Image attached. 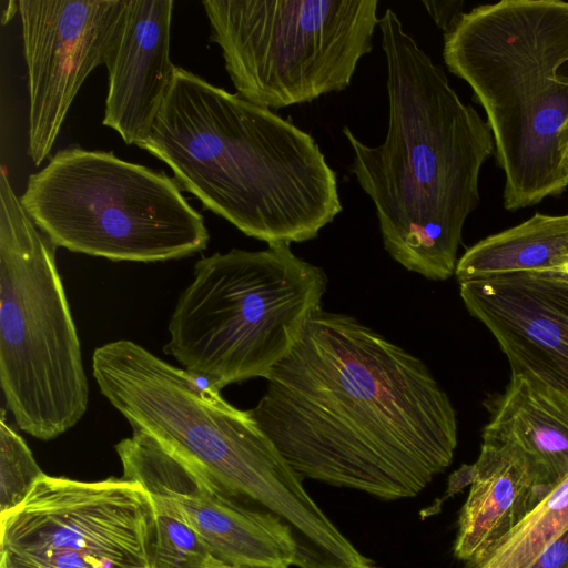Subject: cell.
I'll use <instances>...</instances> for the list:
<instances>
[{"instance_id": "1", "label": "cell", "mask_w": 568, "mask_h": 568, "mask_svg": "<svg viewBox=\"0 0 568 568\" xmlns=\"http://www.w3.org/2000/svg\"><path fill=\"white\" fill-rule=\"evenodd\" d=\"M250 409L302 477L385 500L453 462L457 419L427 365L346 314L320 308Z\"/></svg>"}, {"instance_id": "2", "label": "cell", "mask_w": 568, "mask_h": 568, "mask_svg": "<svg viewBox=\"0 0 568 568\" xmlns=\"http://www.w3.org/2000/svg\"><path fill=\"white\" fill-rule=\"evenodd\" d=\"M378 27L388 129L384 142L372 146L343 128L354 154L349 171L375 206L390 257L444 281L455 273L465 222L479 204V174L495 152L493 134L394 10L385 11Z\"/></svg>"}, {"instance_id": "3", "label": "cell", "mask_w": 568, "mask_h": 568, "mask_svg": "<svg viewBox=\"0 0 568 568\" xmlns=\"http://www.w3.org/2000/svg\"><path fill=\"white\" fill-rule=\"evenodd\" d=\"M138 146L182 191L267 245L313 240L343 210L336 172L311 134L181 67Z\"/></svg>"}, {"instance_id": "4", "label": "cell", "mask_w": 568, "mask_h": 568, "mask_svg": "<svg viewBox=\"0 0 568 568\" xmlns=\"http://www.w3.org/2000/svg\"><path fill=\"white\" fill-rule=\"evenodd\" d=\"M448 71L483 106L516 211L568 187V2L501 0L463 12L444 33Z\"/></svg>"}, {"instance_id": "5", "label": "cell", "mask_w": 568, "mask_h": 568, "mask_svg": "<svg viewBox=\"0 0 568 568\" xmlns=\"http://www.w3.org/2000/svg\"><path fill=\"white\" fill-rule=\"evenodd\" d=\"M92 373L132 429L153 436L232 497L276 517L296 542L324 525L326 515L303 478L250 410L227 403L219 389L129 339L95 348Z\"/></svg>"}, {"instance_id": "6", "label": "cell", "mask_w": 568, "mask_h": 568, "mask_svg": "<svg viewBox=\"0 0 568 568\" xmlns=\"http://www.w3.org/2000/svg\"><path fill=\"white\" fill-rule=\"evenodd\" d=\"M326 285L324 270L287 243L203 256L172 312L164 352L219 390L266 378L322 308Z\"/></svg>"}, {"instance_id": "7", "label": "cell", "mask_w": 568, "mask_h": 568, "mask_svg": "<svg viewBox=\"0 0 568 568\" xmlns=\"http://www.w3.org/2000/svg\"><path fill=\"white\" fill-rule=\"evenodd\" d=\"M55 248L1 172L0 384L18 426L40 440L72 428L89 403Z\"/></svg>"}, {"instance_id": "8", "label": "cell", "mask_w": 568, "mask_h": 568, "mask_svg": "<svg viewBox=\"0 0 568 568\" xmlns=\"http://www.w3.org/2000/svg\"><path fill=\"white\" fill-rule=\"evenodd\" d=\"M20 202L57 247L116 262L182 258L210 239L174 178L111 151L59 150L29 176Z\"/></svg>"}, {"instance_id": "9", "label": "cell", "mask_w": 568, "mask_h": 568, "mask_svg": "<svg viewBox=\"0 0 568 568\" xmlns=\"http://www.w3.org/2000/svg\"><path fill=\"white\" fill-rule=\"evenodd\" d=\"M202 4L236 93L272 111L349 87L381 19L377 0Z\"/></svg>"}, {"instance_id": "10", "label": "cell", "mask_w": 568, "mask_h": 568, "mask_svg": "<svg viewBox=\"0 0 568 568\" xmlns=\"http://www.w3.org/2000/svg\"><path fill=\"white\" fill-rule=\"evenodd\" d=\"M0 517V568H154L153 500L122 477L44 474Z\"/></svg>"}, {"instance_id": "11", "label": "cell", "mask_w": 568, "mask_h": 568, "mask_svg": "<svg viewBox=\"0 0 568 568\" xmlns=\"http://www.w3.org/2000/svg\"><path fill=\"white\" fill-rule=\"evenodd\" d=\"M122 478L139 483L201 538L209 554L250 568H288L296 546L276 517L229 495L153 436L133 429L115 445Z\"/></svg>"}, {"instance_id": "12", "label": "cell", "mask_w": 568, "mask_h": 568, "mask_svg": "<svg viewBox=\"0 0 568 568\" xmlns=\"http://www.w3.org/2000/svg\"><path fill=\"white\" fill-rule=\"evenodd\" d=\"M28 70V154L40 165L51 152L88 75L104 64L126 0H19Z\"/></svg>"}, {"instance_id": "13", "label": "cell", "mask_w": 568, "mask_h": 568, "mask_svg": "<svg viewBox=\"0 0 568 568\" xmlns=\"http://www.w3.org/2000/svg\"><path fill=\"white\" fill-rule=\"evenodd\" d=\"M462 300L494 335L511 372L568 393V276L520 272L460 283Z\"/></svg>"}, {"instance_id": "14", "label": "cell", "mask_w": 568, "mask_h": 568, "mask_svg": "<svg viewBox=\"0 0 568 568\" xmlns=\"http://www.w3.org/2000/svg\"><path fill=\"white\" fill-rule=\"evenodd\" d=\"M173 6L172 0H126L108 52L102 123L126 144L148 136L172 85L178 67L170 58Z\"/></svg>"}, {"instance_id": "15", "label": "cell", "mask_w": 568, "mask_h": 568, "mask_svg": "<svg viewBox=\"0 0 568 568\" xmlns=\"http://www.w3.org/2000/svg\"><path fill=\"white\" fill-rule=\"evenodd\" d=\"M450 479L454 487L470 485L454 546L467 566L480 561L554 487L521 456L486 446Z\"/></svg>"}, {"instance_id": "16", "label": "cell", "mask_w": 568, "mask_h": 568, "mask_svg": "<svg viewBox=\"0 0 568 568\" xmlns=\"http://www.w3.org/2000/svg\"><path fill=\"white\" fill-rule=\"evenodd\" d=\"M487 406L481 446L521 456L551 486L568 474V393L530 372H511Z\"/></svg>"}, {"instance_id": "17", "label": "cell", "mask_w": 568, "mask_h": 568, "mask_svg": "<svg viewBox=\"0 0 568 568\" xmlns=\"http://www.w3.org/2000/svg\"><path fill=\"white\" fill-rule=\"evenodd\" d=\"M568 262V214L536 213L485 237L457 261L459 283L520 272H559Z\"/></svg>"}, {"instance_id": "18", "label": "cell", "mask_w": 568, "mask_h": 568, "mask_svg": "<svg viewBox=\"0 0 568 568\" xmlns=\"http://www.w3.org/2000/svg\"><path fill=\"white\" fill-rule=\"evenodd\" d=\"M568 529V474L486 556L467 568H529Z\"/></svg>"}, {"instance_id": "19", "label": "cell", "mask_w": 568, "mask_h": 568, "mask_svg": "<svg viewBox=\"0 0 568 568\" xmlns=\"http://www.w3.org/2000/svg\"><path fill=\"white\" fill-rule=\"evenodd\" d=\"M44 473L31 450L7 423L0 419V515L18 507Z\"/></svg>"}, {"instance_id": "20", "label": "cell", "mask_w": 568, "mask_h": 568, "mask_svg": "<svg viewBox=\"0 0 568 568\" xmlns=\"http://www.w3.org/2000/svg\"><path fill=\"white\" fill-rule=\"evenodd\" d=\"M155 510L154 568H194L209 554L197 534L165 506L153 501Z\"/></svg>"}, {"instance_id": "21", "label": "cell", "mask_w": 568, "mask_h": 568, "mask_svg": "<svg viewBox=\"0 0 568 568\" xmlns=\"http://www.w3.org/2000/svg\"><path fill=\"white\" fill-rule=\"evenodd\" d=\"M422 3L444 33L448 32L463 13V1H426Z\"/></svg>"}, {"instance_id": "22", "label": "cell", "mask_w": 568, "mask_h": 568, "mask_svg": "<svg viewBox=\"0 0 568 568\" xmlns=\"http://www.w3.org/2000/svg\"><path fill=\"white\" fill-rule=\"evenodd\" d=\"M529 568H568V529L555 539Z\"/></svg>"}, {"instance_id": "23", "label": "cell", "mask_w": 568, "mask_h": 568, "mask_svg": "<svg viewBox=\"0 0 568 568\" xmlns=\"http://www.w3.org/2000/svg\"><path fill=\"white\" fill-rule=\"evenodd\" d=\"M194 568H250V567H243V566L229 564L224 560H221V559L214 557L211 554H206L205 557Z\"/></svg>"}, {"instance_id": "24", "label": "cell", "mask_w": 568, "mask_h": 568, "mask_svg": "<svg viewBox=\"0 0 568 568\" xmlns=\"http://www.w3.org/2000/svg\"><path fill=\"white\" fill-rule=\"evenodd\" d=\"M564 159H565L566 165H568V135H567L566 144H565V149H564Z\"/></svg>"}, {"instance_id": "25", "label": "cell", "mask_w": 568, "mask_h": 568, "mask_svg": "<svg viewBox=\"0 0 568 568\" xmlns=\"http://www.w3.org/2000/svg\"><path fill=\"white\" fill-rule=\"evenodd\" d=\"M559 272L568 276V262L562 266V268Z\"/></svg>"}, {"instance_id": "26", "label": "cell", "mask_w": 568, "mask_h": 568, "mask_svg": "<svg viewBox=\"0 0 568 568\" xmlns=\"http://www.w3.org/2000/svg\"><path fill=\"white\" fill-rule=\"evenodd\" d=\"M567 170H568V165H567Z\"/></svg>"}]
</instances>
